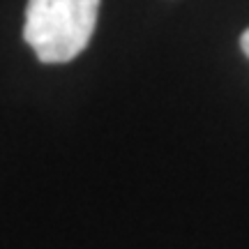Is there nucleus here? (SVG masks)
<instances>
[{"label": "nucleus", "instance_id": "obj_2", "mask_svg": "<svg viewBox=\"0 0 249 249\" xmlns=\"http://www.w3.org/2000/svg\"><path fill=\"white\" fill-rule=\"evenodd\" d=\"M240 46H242V53L249 58V28L242 33V37H240Z\"/></svg>", "mask_w": 249, "mask_h": 249}, {"label": "nucleus", "instance_id": "obj_1", "mask_svg": "<svg viewBox=\"0 0 249 249\" xmlns=\"http://www.w3.org/2000/svg\"><path fill=\"white\" fill-rule=\"evenodd\" d=\"M102 0H28L23 39L44 65L70 62L88 46Z\"/></svg>", "mask_w": 249, "mask_h": 249}]
</instances>
